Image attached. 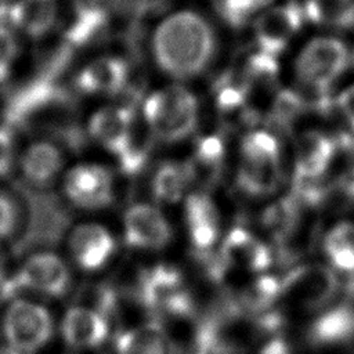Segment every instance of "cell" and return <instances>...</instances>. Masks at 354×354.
<instances>
[{
    "label": "cell",
    "mask_w": 354,
    "mask_h": 354,
    "mask_svg": "<svg viewBox=\"0 0 354 354\" xmlns=\"http://www.w3.org/2000/svg\"><path fill=\"white\" fill-rule=\"evenodd\" d=\"M151 66L166 80L189 84L207 75L221 54V36L213 18L192 6L166 10L145 39Z\"/></svg>",
    "instance_id": "6da1fadb"
},
{
    "label": "cell",
    "mask_w": 354,
    "mask_h": 354,
    "mask_svg": "<svg viewBox=\"0 0 354 354\" xmlns=\"http://www.w3.org/2000/svg\"><path fill=\"white\" fill-rule=\"evenodd\" d=\"M137 111L155 144L177 145L199 131L202 104L189 84L165 82L140 97Z\"/></svg>",
    "instance_id": "7a4b0ae2"
},
{
    "label": "cell",
    "mask_w": 354,
    "mask_h": 354,
    "mask_svg": "<svg viewBox=\"0 0 354 354\" xmlns=\"http://www.w3.org/2000/svg\"><path fill=\"white\" fill-rule=\"evenodd\" d=\"M232 163L234 188L248 199L272 196L283 180L282 145L275 133L252 127L241 133Z\"/></svg>",
    "instance_id": "3957f363"
},
{
    "label": "cell",
    "mask_w": 354,
    "mask_h": 354,
    "mask_svg": "<svg viewBox=\"0 0 354 354\" xmlns=\"http://www.w3.org/2000/svg\"><path fill=\"white\" fill-rule=\"evenodd\" d=\"M58 188L65 202L73 209L101 212L116 201L118 173L100 160H77L66 167Z\"/></svg>",
    "instance_id": "277c9868"
},
{
    "label": "cell",
    "mask_w": 354,
    "mask_h": 354,
    "mask_svg": "<svg viewBox=\"0 0 354 354\" xmlns=\"http://www.w3.org/2000/svg\"><path fill=\"white\" fill-rule=\"evenodd\" d=\"M350 65V51L337 37L310 40L297 54L295 73L303 88L324 97Z\"/></svg>",
    "instance_id": "5b68a950"
},
{
    "label": "cell",
    "mask_w": 354,
    "mask_h": 354,
    "mask_svg": "<svg viewBox=\"0 0 354 354\" xmlns=\"http://www.w3.org/2000/svg\"><path fill=\"white\" fill-rule=\"evenodd\" d=\"M131 82L129 59L116 53H101L84 59L73 72L72 88L90 98L112 100L127 93Z\"/></svg>",
    "instance_id": "8992f818"
},
{
    "label": "cell",
    "mask_w": 354,
    "mask_h": 354,
    "mask_svg": "<svg viewBox=\"0 0 354 354\" xmlns=\"http://www.w3.org/2000/svg\"><path fill=\"white\" fill-rule=\"evenodd\" d=\"M68 166L65 147L55 138L40 136L19 147L15 174L30 189L47 191L58 187Z\"/></svg>",
    "instance_id": "52a82bcc"
},
{
    "label": "cell",
    "mask_w": 354,
    "mask_h": 354,
    "mask_svg": "<svg viewBox=\"0 0 354 354\" xmlns=\"http://www.w3.org/2000/svg\"><path fill=\"white\" fill-rule=\"evenodd\" d=\"M140 124L137 106L127 101H108L94 108L86 122L87 138L113 160L124 149Z\"/></svg>",
    "instance_id": "ba28073f"
},
{
    "label": "cell",
    "mask_w": 354,
    "mask_h": 354,
    "mask_svg": "<svg viewBox=\"0 0 354 354\" xmlns=\"http://www.w3.org/2000/svg\"><path fill=\"white\" fill-rule=\"evenodd\" d=\"M54 324L48 310L35 301L15 299L3 317V335L7 346L24 354L44 347L53 336Z\"/></svg>",
    "instance_id": "9c48e42d"
},
{
    "label": "cell",
    "mask_w": 354,
    "mask_h": 354,
    "mask_svg": "<svg viewBox=\"0 0 354 354\" xmlns=\"http://www.w3.org/2000/svg\"><path fill=\"white\" fill-rule=\"evenodd\" d=\"M124 243L137 250H162L173 239L171 221L163 207L152 201H136L122 214Z\"/></svg>",
    "instance_id": "30bf717a"
},
{
    "label": "cell",
    "mask_w": 354,
    "mask_h": 354,
    "mask_svg": "<svg viewBox=\"0 0 354 354\" xmlns=\"http://www.w3.org/2000/svg\"><path fill=\"white\" fill-rule=\"evenodd\" d=\"M304 19L303 7L295 1L267 7L250 24L253 47L278 58L299 33Z\"/></svg>",
    "instance_id": "8fae6325"
},
{
    "label": "cell",
    "mask_w": 354,
    "mask_h": 354,
    "mask_svg": "<svg viewBox=\"0 0 354 354\" xmlns=\"http://www.w3.org/2000/svg\"><path fill=\"white\" fill-rule=\"evenodd\" d=\"M213 109L220 129L248 130L256 127L254 122L261 118L249 88L235 71L220 76L212 88Z\"/></svg>",
    "instance_id": "7c38bea8"
},
{
    "label": "cell",
    "mask_w": 354,
    "mask_h": 354,
    "mask_svg": "<svg viewBox=\"0 0 354 354\" xmlns=\"http://www.w3.org/2000/svg\"><path fill=\"white\" fill-rule=\"evenodd\" d=\"M66 248L72 261L79 268L94 272L112 260L116 252V238L102 223L82 221L68 232Z\"/></svg>",
    "instance_id": "4fadbf2b"
},
{
    "label": "cell",
    "mask_w": 354,
    "mask_h": 354,
    "mask_svg": "<svg viewBox=\"0 0 354 354\" xmlns=\"http://www.w3.org/2000/svg\"><path fill=\"white\" fill-rule=\"evenodd\" d=\"M230 148L225 131L212 130L192 138L191 151L185 159L192 177L194 189L209 191L228 166Z\"/></svg>",
    "instance_id": "5bb4252c"
},
{
    "label": "cell",
    "mask_w": 354,
    "mask_h": 354,
    "mask_svg": "<svg viewBox=\"0 0 354 354\" xmlns=\"http://www.w3.org/2000/svg\"><path fill=\"white\" fill-rule=\"evenodd\" d=\"M0 10V21L30 40L47 37L61 19L59 0H3Z\"/></svg>",
    "instance_id": "9a60e30c"
},
{
    "label": "cell",
    "mask_w": 354,
    "mask_h": 354,
    "mask_svg": "<svg viewBox=\"0 0 354 354\" xmlns=\"http://www.w3.org/2000/svg\"><path fill=\"white\" fill-rule=\"evenodd\" d=\"M183 223L189 243L206 252L221 241V213L209 191L194 189L181 203Z\"/></svg>",
    "instance_id": "2e32d148"
},
{
    "label": "cell",
    "mask_w": 354,
    "mask_h": 354,
    "mask_svg": "<svg viewBox=\"0 0 354 354\" xmlns=\"http://www.w3.org/2000/svg\"><path fill=\"white\" fill-rule=\"evenodd\" d=\"M126 0H69L65 40L72 47H83L105 33Z\"/></svg>",
    "instance_id": "e0dca14e"
},
{
    "label": "cell",
    "mask_w": 354,
    "mask_h": 354,
    "mask_svg": "<svg viewBox=\"0 0 354 354\" xmlns=\"http://www.w3.org/2000/svg\"><path fill=\"white\" fill-rule=\"evenodd\" d=\"M17 282L19 286L43 296H62L71 285L66 261L53 252H36L22 264Z\"/></svg>",
    "instance_id": "ac0fdd59"
},
{
    "label": "cell",
    "mask_w": 354,
    "mask_h": 354,
    "mask_svg": "<svg viewBox=\"0 0 354 354\" xmlns=\"http://www.w3.org/2000/svg\"><path fill=\"white\" fill-rule=\"evenodd\" d=\"M149 201L159 206L181 205L194 191V183L184 158H163L148 166Z\"/></svg>",
    "instance_id": "d6986e66"
},
{
    "label": "cell",
    "mask_w": 354,
    "mask_h": 354,
    "mask_svg": "<svg viewBox=\"0 0 354 354\" xmlns=\"http://www.w3.org/2000/svg\"><path fill=\"white\" fill-rule=\"evenodd\" d=\"M220 256L230 267L263 272L272 263L270 246L245 227L230 228L220 241Z\"/></svg>",
    "instance_id": "ffe728a7"
},
{
    "label": "cell",
    "mask_w": 354,
    "mask_h": 354,
    "mask_svg": "<svg viewBox=\"0 0 354 354\" xmlns=\"http://www.w3.org/2000/svg\"><path fill=\"white\" fill-rule=\"evenodd\" d=\"M282 289L292 293L303 307L318 310L336 296L339 279L326 266H306L295 270L288 277Z\"/></svg>",
    "instance_id": "44dd1931"
},
{
    "label": "cell",
    "mask_w": 354,
    "mask_h": 354,
    "mask_svg": "<svg viewBox=\"0 0 354 354\" xmlns=\"http://www.w3.org/2000/svg\"><path fill=\"white\" fill-rule=\"evenodd\" d=\"M336 155V141L321 131L304 133L295 151L293 184L317 183L330 167Z\"/></svg>",
    "instance_id": "7402d4cb"
},
{
    "label": "cell",
    "mask_w": 354,
    "mask_h": 354,
    "mask_svg": "<svg viewBox=\"0 0 354 354\" xmlns=\"http://www.w3.org/2000/svg\"><path fill=\"white\" fill-rule=\"evenodd\" d=\"M64 342L76 350H90L101 346L109 333L108 322L100 311L88 306H73L61 319Z\"/></svg>",
    "instance_id": "603a6c76"
},
{
    "label": "cell",
    "mask_w": 354,
    "mask_h": 354,
    "mask_svg": "<svg viewBox=\"0 0 354 354\" xmlns=\"http://www.w3.org/2000/svg\"><path fill=\"white\" fill-rule=\"evenodd\" d=\"M354 337V306L343 303L321 313L308 326L307 340L314 347H332Z\"/></svg>",
    "instance_id": "cb8c5ba5"
},
{
    "label": "cell",
    "mask_w": 354,
    "mask_h": 354,
    "mask_svg": "<svg viewBox=\"0 0 354 354\" xmlns=\"http://www.w3.org/2000/svg\"><path fill=\"white\" fill-rule=\"evenodd\" d=\"M116 354H176L169 335L153 324L122 332L116 340Z\"/></svg>",
    "instance_id": "d4e9b609"
},
{
    "label": "cell",
    "mask_w": 354,
    "mask_h": 354,
    "mask_svg": "<svg viewBox=\"0 0 354 354\" xmlns=\"http://www.w3.org/2000/svg\"><path fill=\"white\" fill-rule=\"evenodd\" d=\"M304 18L313 24L332 28H354V0H307Z\"/></svg>",
    "instance_id": "484cf974"
},
{
    "label": "cell",
    "mask_w": 354,
    "mask_h": 354,
    "mask_svg": "<svg viewBox=\"0 0 354 354\" xmlns=\"http://www.w3.org/2000/svg\"><path fill=\"white\" fill-rule=\"evenodd\" d=\"M261 225L277 241H285L296 230L299 202L290 195L270 203L261 213Z\"/></svg>",
    "instance_id": "4316f807"
},
{
    "label": "cell",
    "mask_w": 354,
    "mask_h": 354,
    "mask_svg": "<svg viewBox=\"0 0 354 354\" xmlns=\"http://www.w3.org/2000/svg\"><path fill=\"white\" fill-rule=\"evenodd\" d=\"M218 17L228 26L241 29L271 6L272 0H214Z\"/></svg>",
    "instance_id": "83f0119b"
},
{
    "label": "cell",
    "mask_w": 354,
    "mask_h": 354,
    "mask_svg": "<svg viewBox=\"0 0 354 354\" xmlns=\"http://www.w3.org/2000/svg\"><path fill=\"white\" fill-rule=\"evenodd\" d=\"M22 54V37L0 21V86L6 84L18 66Z\"/></svg>",
    "instance_id": "f1b7e54d"
},
{
    "label": "cell",
    "mask_w": 354,
    "mask_h": 354,
    "mask_svg": "<svg viewBox=\"0 0 354 354\" xmlns=\"http://www.w3.org/2000/svg\"><path fill=\"white\" fill-rule=\"evenodd\" d=\"M24 220V205L18 195L0 187V242L14 236Z\"/></svg>",
    "instance_id": "f546056e"
},
{
    "label": "cell",
    "mask_w": 354,
    "mask_h": 354,
    "mask_svg": "<svg viewBox=\"0 0 354 354\" xmlns=\"http://www.w3.org/2000/svg\"><path fill=\"white\" fill-rule=\"evenodd\" d=\"M19 147L14 129L8 123H0V183L15 174Z\"/></svg>",
    "instance_id": "4dcf8cb0"
},
{
    "label": "cell",
    "mask_w": 354,
    "mask_h": 354,
    "mask_svg": "<svg viewBox=\"0 0 354 354\" xmlns=\"http://www.w3.org/2000/svg\"><path fill=\"white\" fill-rule=\"evenodd\" d=\"M326 256L339 250H354V223H339L325 236Z\"/></svg>",
    "instance_id": "1f68e13d"
},
{
    "label": "cell",
    "mask_w": 354,
    "mask_h": 354,
    "mask_svg": "<svg viewBox=\"0 0 354 354\" xmlns=\"http://www.w3.org/2000/svg\"><path fill=\"white\" fill-rule=\"evenodd\" d=\"M336 105L343 116V119L347 122V124L354 131V84L346 87L336 98Z\"/></svg>",
    "instance_id": "d6a6232c"
},
{
    "label": "cell",
    "mask_w": 354,
    "mask_h": 354,
    "mask_svg": "<svg viewBox=\"0 0 354 354\" xmlns=\"http://www.w3.org/2000/svg\"><path fill=\"white\" fill-rule=\"evenodd\" d=\"M133 11L138 15H148L151 12H163V10L169 6L173 0H126Z\"/></svg>",
    "instance_id": "836d02e7"
},
{
    "label": "cell",
    "mask_w": 354,
    "mask_h": 354,
    "mask_svg": "<svg viewBox=\"0 0 354 354\" xmlns=\"http://www.w3.org/2000/svg\"><path fill=\"white\" fill-rule=\"evenodd\" d=\"M260 354H290V353H289L288 344L282 339L277 337L270 340L267 344H264Z\"/></svg>",
    "instance_id": "e575fe53"
},
{
    "label": "cell",
    "mask_w": 354,
    "mask_h": 354,
    "mask_svg": "<svg viewBox=\"0 0 354 354\" xmlns=\"http://www.w3.org/2000/svg\"><path fill=\"white\" fill-rule=\"evenodd\" d=\"M350 64L354 66V48H353V51L350 53Z\"/></svg>",
    "instance_id": "d590c367"
},
{
    "label": "cell",
    "mask_w": 354,
    "mask_h": 354,
    "mask_svg": "<svg viewBox=\"0 0 354 354\" xmlns=\"http://www.w3.org/2000/svg\"><path fill=\"white\" fill-rule=\"evenodd\" d=\"M1 277H3V260L0 256V281H1Z\"/></svg>",
    "instance_id": "8d00e7d4"
},
{
    "label": "cell",
    "mask_w": 354,
    "mask_h": 354,
    "mask_svg": "<svg viewBox=\"0 0 354 354\" xmlns=\"http://www.w3.org/2000/svg\"><path fill=\"white\" fill-rule=\"evenodd\" d=\"M0 123H3V122H1V113H0Z\"/></svg>",
    "instance_id": "74e56055"
}]
</instances>
